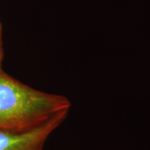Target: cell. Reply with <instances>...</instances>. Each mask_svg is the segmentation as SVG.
<instances>
[{
  "instance_id": "obj_1",
  "label": "cell",
  "mask_w": 150,
  "mask_h": 150,
  "mask_svg": "<svg viewBox=\"0 0 150 150\" xmlns=\"http://www.w3.org/2000/svg\"><path fill=\"white\" fill-rule=\"evenodd\" d=\"M66 97L36 90L0 68V130L25 134L70 112Z\"/></svg>"
},
{
  "instance_id": "obj_2",
  "label": "cell",
  "mask_w": 150,
  "mask_h": 150,
  "mask_svg": "<svg viewBox=\"0 0 150 150\" xmlns=\"http://www.w3.org/2000/svg\"><path fill=\"white\" fill-rule=\"evenodd\" d=\"M63 112L40 128L25 134L0 130V150H44L49 137L68 116Z\"/></svg>"
},
{
  "instance_id": "obj_3",
  "label": "cell",
  "mask_w": 150,
  "mask_h": 150,
  "mask_svg": "<svg viewBox=\"0 0 150 150\" xmlns=\"http://www.w3.org/2000/svg\"><path fill=\"white\" fill-rule=\"evenodd\" d=\"M4 58V49L3 41V24L0 18V68H2V63Z\"/></svg>"
}]
</instances>
